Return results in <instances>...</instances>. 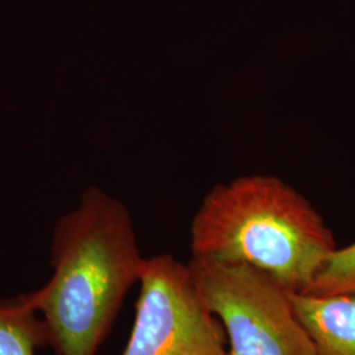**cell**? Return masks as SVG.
<instances>
[{
	"label": "cell",
	"instance_id": "obj_1",
	"mask_svg": "<svg viewBox=\"0 0 355 355\" xmlns=\"http://www.w3.org/2000/svg\"><path fill=\"white\" fill-rule=\"evenodd\" d=\"M127 205L89 187L51 233L49 282L28 293L57 355H95L145 263Z\"/></svg>",
	"mask_w": 355,
	"mask_h": 355
},
{
	"label": "cell",
	"instance_id": "obj_2",
	"mask_svg": "<svg viewBox=\"0 0 355 355\" xmlns=\"http://www.w3.org/2000/svg\"><path fill=\"white\" fill-rule=\"evenodd\" d=\"M337 248L318 209L275 175L216 184L191 221V258L254 267L291 293H304Z\"/></svg>",
	"mask_w": 355,
	"mask_h": 355
},
{
	"label": "cell",
	"instance_id": "obj_3",
	"mask_svg": "<svg viewBox=\"0 0 355 355\" xmlns=\"http://www.w3.org/2000/svg\"><path fill=\"white\" fill-rule=\"evenodd\" d=\"M191 275L227 334V355H318L291 292L254 267L190 258Z\"/></svg>",
	"mask_w": 355,
	"mask_h": 355
},
{
	"label": "cell",
	"instance_id": "obj_4",
	"mask_svg": "<svg viewBox=\"0 0 355 355\" xmlns=\"http://www.w3.org/2000/svg\"><path fill=\"white\" fill-rule=\"evenodd\" d=\"M123 355H227L228 341L187 263L171 254L145 259Z\"/></svg>",
	"mask_w": 355,
	"mask_h": 355
},
{
	"label": "cell",
	"instance_id": "obj_5",
	"mask_svg": "<svg viewBox=\"0 0 355 355\" xmlns=\"http://www.w3.org/2000/svg\"><path fill=\"white\" fill-rule=\"evenodd\" d=\"M291 297L318 355H355V291Z\"/></svg>",
	"mask_w": 355,
	"mask_h": 355
},
{
	"label": "cell",
	"instance_id": "obj_6",
	"mask_svg": "<svg viewBox=\"0 0 355 355\" xmlns=\"http://www.w3.org/2000/svg\"><path fill=\"white\" fill-rule=\"evenodd\" d=\"M46 346L45 324L29 295L0 300V355H37Z\"/></svg>",
	"mask_w": 355,
	"mask_h": 355
},
{
	"label": "cell",
	"instance_id": "obj_7",
	"mask_svg": "<svg viewBox=\"0 0 355 355\" xmlns=\"http://www.w3.org/2000/svg\"><path fill=\"white\" fill-rule=\"evenodd\" d=\"M352 291H355V242L337 248L304 293L329 296Z\"/></svg>",
	"mask_w": 355,
	"mask_h": 355
}]
</instances>
